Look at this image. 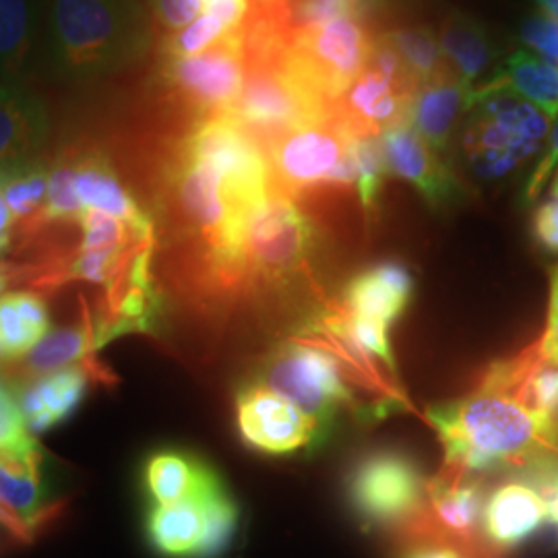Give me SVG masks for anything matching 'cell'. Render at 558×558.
Returning <instances> with one entry per match:
<instances>
[{
  "label": "cell",
  "instance_id": "obj_19",
  "mask_svg": "<svg viewBox=\"0 0 558 558\" xmlns=\"http://www.w3.org/2000/svg\"><path fill=\"white\" fill-rule=\"evenodd\" d=\"M544 523L546 507L538 490L523 478L509 480L486 497L482 538L499 555L523 546Z\"/></svg>",
  "mask_w": 558,
  "mask_h": 558
},
{
  "label": "cell",
  "instance_id": "obj_3",
  "mask_svg": "<svg viewBox=\"0 0 558 558\" xmlns=\"http://www.w3.org/2000/svg\"><path fill=\"white\" fill-rule=\"evenodd\" d=\"M143 0H46L38 64L62 85H85L141 64L156 44Z\"/></svg>",
  "mask_w": 558,
  "mask_h": 558
},
{
  "label": "cell",
  "instance_id": "obj_24",
  "mask_svg": "<svg viewBox=\"0 0 558 558\" xmlns=\"http://www.w3.org/2000/svg\"><path fill=\"white\" fill-rule=\"evenodd\" d=\"M46 0H0V80L25 83L40 54Z\"/></svg>",
  "mask_w": 558,
  "mask_h": 558
},
{
  "label": "cell",
  "instance_id": "obj_31",
  "mask_svg": "<svg viewBox=\"0 0 558 558\" xmlns=\"http://www.w3.org/2000/svg\"><path fill=\"white\" fill-rule=\"evenodd\" d=\"M352 160L356 172V195L366 223H375L379 216L385 180L389 177L383 156L380 137L352 131Z\"/></svg>",
  "mask_w": 558,
  "mask_h": 558
},
{
  "label": "cell",
  "instance_id": "obj_4",
  "mask_svg": "<svg viewBox=\"0 0 558 558\" xmlns=\"http://www.w3.org/2000/svg\"><path fill=\"white\" fill-rule=\"evenodd\" d=\"M320 248L317 218L302 201L274 186L244 230L242 299L276 308L308 299L325 302L319 286Z\"/></svg>",
  "mask_w": 558,
  "mask_h": 558
},
{
  "label": "cell",
  "instance_id": "obj_53",
  "mask_svg": "<svg viewBox=\"0 0 558 558\" xmlns=\"http://www.w3.org/2000/svg\"><path fill=\"white\" fill-rule=\"evenodd\" d=\"M490 558H499V557H490Z\"/></svg>",
  "mask_w": 558,
  "mask_h": 558
},
{
  "label": "cell",
  "instance_id": "obj_14",
  "mask_svg": "<svg viewBox=\"0 0 558 558\" xmlns=\"http://www.w3.org/2000/svg\"><path fill=\"white\" fill-rule=\"evenodd\" d=\"M484 505L486 493L478 476L440 468L426 486V515L412 532H428L470 553H486L490 548L482 538Z\"/></svg>",
  "mask_w": 558,
  "mask_h": 558
},
{
  "label": "cell",
  "instance_id": "obj_34",
  "mask_svg": "<svg viewBox=\"0 0 558 558\" xmlns=\"http://www.w3.org/2000/svg\"><path fill=\"white\" fill-rule=\"evenodd\" d=\"M0 458L20 465H40L41 451L11 393L0 396Z\"/></svg>",
  "mask_w": 558,
  "mask_h": 558
},
{
  "label": "cell",
  "instance_id": "obj_6",
  "mask_svg": "<svg viewBox=\"0 0 558 558\" xmlns=\"http://www.w3.org/2000/svg\"><path fill=\"white\" fill-rule=\"evenodd\" d=\"M260 379L265 387L317 420L323 435L331 430L341 410H350L359 418H375L343 362L319 339L304 331L286 339L267 356Z\"/></svg>",
  "mask_w": 558,
  "mask_h": 558
},
{
  "label": "cell",
  "instance_id": "obj_35",
  "mask_svg": "<svg viewBox=\"0 0 558 558\" xmlns=\"http://www.w3.org/2000/svg\"><path fill=\"white\" fill-rule=\"evenodd\" d=\"M380 7L383 0H290L292 23L296 32L336 17L371 20Z\"/></svg>",
  "mask_w": 558,
  "mask_h": 558
},
{
  "label": "cell",
  "instance_id": "obj_27",
  "mask_svg": "<svg viewBox=\"0 0 558 558\" xmlns=\"http://www.w3.org/2000/svg\"><path fill=\"white\" fill-rule=\"evenodd\" d=\"M48 308L29 292L0 296V362L17 360L48 336Z\"/></svg>",
  "mask_w": 558,
  "mask_h": 558
},
{
  "label": "cell",
  "instance_id": "obj_42",
  "mask_svg": "<svg viewBox=\"0 0 558 558\" xmlns=\"http://www.w3.org/2000/svg\"><path fill=\"white\" fill-rule=\"evenodd\" d=\"M532 234L546 253L558 255V201H546L534 211Z\"/></svg>",
  "mask_w": 558,
  "mask_h": 558
},
{
  "label": "cell",
  "instance_id": "obj_11",
  "mask_svg": "<svg viewBox=\"0 0 558 558\" xmlns=\"http://www.w3.org/2000/svg\"><path fill=\"white\" fill-rule=\"evenodd\" d=\"M375 36L368 20L336 17L299 29L288 60L300 80L336 106L348 85L364 71Z\"/></svg>",
  "mask_w": 558,
  "mask_h": 558
},
{
  "label": "cell",
  "instance_id": "obj_28",
  "mask_svg": "<svg viewBox=\"0 0 558 558\" xmlns=\"http://www.w3.org/2000/svg\"><path fill=\"white\" fill-rule=\"evenodd\" d=\"M48 174L50 163L44 158L0 174V195L15 220V230L20 228L23 234H32L46 223Z\"/></svg>",
  "mask_w": 558,
  "mask_h": 558
},
{
  "label": "cell",
  "instance_id": "obj_30",
  "mask_svg": "<svg viewBox=\"0 0 558 558\" xmlns=\"http://www.w3.org/2000/svg\"><path fill=\"white\" fill-rule=\"evenodd\" d=\"M380 34L393 46L416 85L437 77L447 69L439 36L433 27L422 23H398L380 29Z\"/></svg>",
  "mask_w": 558,
  "mask_h": 558
},
{
  "label": "cell",
  "instance_id": "obj_52",
  "mask_svg": "<svg viewBox=\"0 0 558 558\" xmlns=\"http://www.w3.org/2000/svg\"><path fill=\"white\" fill-rule=\"evenodd\" d=\"M209 2H214V0H201V4L205 7V4H209Z\"/></svg>",
  "mask_w": 558,
  "mask_h": 558
},
{
  "label": "cell",
  "instance_id": "obj_45",
  "mask_svg": "<svg viewBox=\"0 0 558 558\" xmlns=\"http://www.w3.org/2000/svg\"><path fill=\"white\" fill-rule=\"evenodd\" d=\"M13 234H15V220H13L7 203H4L2 195H0V255L11 248Z\"/></svg>",
  "mask_w": 558,
  "mask_h": 558
},
{
  "label": "cell",
  "instance_id": "obj_43",
  "mask_svg": "<svg viewBox=\"0 0 558 558\" xmlns=\"http://www.w3.org/2000/svg\"><path fill=\"white\" fill-rule=\"evenodd\" d=\"M557 163L558 120L557 124L550 129V135H548V141H546V147H544V156H542V160L538 161L536 170L532 172V177H530L527 184H525V193H523V199L527 201V203H532V201L538 197L539 193H542V189L546 186V182L550 180V174L555 172Z\"/></svg>",
  "mask_w": 558,
  "mask_h": 558
},
{
  "label": "cell",
  "instance_id": "obj_26",
  "mask_svg": "<svg viewBox=\"0 0 558 558\" xmlns=\"http://www.w3.org/2000/svg\"><path fill=\"white\" fill-rule=\"evenodd\" d=\"M493 81L534 104L548 119H557L558 64L555 62L519 48L500 64Z\"/></svg>",
  "mask_w": 558,
  "mask_h": 558
},
{
  "label": "cell",
  "instance_id": "obj_25",
  "mask_svg": "<svg viewBox=\"0 0 558 558\" xmlns=\"http://www.w3.org/2000/svg\"><path fill=\"white\" fill-rule=\"evenodd\" d=\"M87 373L73 364L32 383L20 399L21 412L34 435L48 433L80 410L87 393Z\"/></svg>",
  "mask_w": 558,
  "mask_h": 558
},
{
  "label": "cell",
  "instance_id": "obj_15",
  "mask_svg": "<svg viewBox=\"0 0 558 558\" xmlns=\"http://www.w3.org/2000/svg\"><path fill=\"white\" fill-rule=\"evenodd\" d=\"M380 147L389 174L410 184L430 209H447L463 197V186L447 158L420 137L410 120L380 133Z\"/></svg>",
  "mask_w": 558,
  "mask_h": 558
},
{
  "label": "cell",
  "instance_id": "obj_32",
  "mask_svg": "<svg viewBox=\"0 0 558 558\" xmlns=\"http://www.w3.org/2000/svg\"><path fill=\"white\" fill-rule=\"evenodd\" d=\"M98 348L100 341L96 327H66L41 339L27 359V371L50 375L60 368L73 366L77 360L85 359Z\"/></svg>",
  "mask_w": 558,
  "mask_h": 558
},
{
  "label": "cell",
  "instance_id": "obj_2",
  "mask_svg": "<svg viewBox=\"0 0 558 558\" xmlns=\"http://www.w3.org/2000/svg\"><path fill=\"white\" fill-rule=\"evenodd\" d=\"M426 420L442 447V468L480 476L558 456V426L539 416L488 366L463 398L437 403Z\"/></svg>",
  "mask_w": 558,
  "mask_h": 558
},
{
  "label": "cell",
  "instance_id": "obj_13",
  "mask_svg": "<svg viewBox=\"0 0 558 558\" xmlns=\"http://www.w3.org/2000/svg\"><path fill=\"white\" fill-rule=\"evenodd\" d=\"M236 422L242 440L265 456H292L323 437L317 420L263 383L240 389Z\"/></svg>",
  "mask_w": 558,
  "mask_h": 558
},
{
  "label": "cell",
  "instance_id": "obj_50",
  "mask_svg": "<svg viewBox=\"0 0 558 558\" xmlns=\"http://www.w3.org/2000/svg\"><path fill=\"white\" fill-rule=\"evenodd\" d=\"M550 195H553V199L558 201V172L555 174V180H553V186H550Z\"/></svg>",
  "mask_w": 558,
  "mask_h": 558
},
{
  "label": "cell",
  "instance_id": "obj_39",
  "mask_svg": "<svg viewBox=\"0 0 558 558\" xmlns=\"http://www.w3.org/2000/svg\"><path fill=\"white\" fill-rule=\"evenodd\" d=\"M154 25L158 38L177 34L182 27L197 20L201 0H143Z\"/></svg>",
  "mask_w": 558,
  "mask_h": 558
},
{
  "label": "cell",
  "instance_id": "obj_21",
  "mask_svg": "<svg viewBox=\"0 0 558 558\" xmlns=\"http://www.w3.org/2000/svg\"><path fill=\"white\" fill-rule=\"evenodd\" d=\"M143 488L151 505H172L220 493L226 484L199 456L182 449H161L145 459Z\"/></svg>",
  "mask_w": 558,
  "mask_h": 558
},
{
  "label": "cell",
  "instance_id": "obj_46",
  "mask_svg": "<svg viewBox=\"0 0 558 558\" xmlns=\"http://www.w3.org/2000/svg\"><path fill=\"white\" fill-rule=\"evenodd\" d=\"M542 15L558 21V0H536Z\"/></svg>",
  "mask_w": 558,
  "mask_h": 558
},
{
  "label": "cell",
  "instance_id": "obj_16",
  "mask_svg": "<svg viewBox=\"0 0 558 558\" xmlns=\"http://www.w3.org/2000/svg\"><path fill=\"white\" fill-rule=\"evenodd\" d=\"M73 151L81 203L124 221L140 239L156 240V218L122 182L110 154L100 145L87 143L73 145Z\"/></svg>",
  "mask_w": 558,
  "mask_h": 558
},
{
  "label": "cell",
  "instance_id": "obj_48",
  "mask_svg": "<svg viewBox=\"0 0 558 558\" xmlns=\"http://www.w3.org/2000/svg\"><path fill=\"white\" fill-rule=\"evenodd\" d=\"M7 286H9V269H7V267L0 263V296L4 294Z\"/></svg>",
  "mask_w": 558,
  "mask_h": 558
},
{
  "label": "cell",
  "instance_id": "obj_9",
  "mask_svg": "<svg viewBox=\"0 0 558 558\" xmlns=\"http://www.w3.org/2000/svg\"><path fill=\"white\" fill-rule=\"evenodd\" d=\"M288 59L274 66L246 69L242 92L226 112L263 149L296 129L333 117V104L300 80Z\"/></svg>",
  "mask_w": 558,
  "mask_h": 558
},
{
  "label": "cell",
  "instance_id": "obj_40",
  "mask_svg": "<svg viewBox=\"0 0 558 558\" xmlns=\"http://www.w3.org/2000/svg\"><path fill=\"white\" fill-rule=\"evenodd\" d=\"M519 36L525 46L538 52L542 59L558 64V21L550 20L542 13H534L523 21Z\"/></svg>",
  "mask_w": 558,
  "mask_h": 558
},
{
  "label": "cell",
  "instance_id": "obj_22",
  "mask_svg": "<svg viewBox=\"0 0 558 558\" xmlns=\"http://www.w3.org/2000/svg\"><path fill=\"white\" fill-rule=\"evenodd\" d=\"M220 493L184 499L172 505H151L145 519L149 546L163 558L203 557L209 530L211 500Z\"/></svg>",
  "mask_w": 558,
  "mask_h": 558
},
{
  "label": "cell",
  "instance_id": "obj_37",
  "mask_svg": "<svg viewBox=\"0 0 558 558\" xmlns=\"http://www.w3.org/2000/svg\"><path fill=\"white\" fill-rule=\"evenodd\" d=\"M521 478L539 493L546 507V530L558 546V456L539 459L521 470Z\"/></svg>",
  "mask_w": 558,
  "mask_h": 558
},
{
  "label": "cell",
  "instance_id": "obj_8",
  "mask_svg": "<svg viewBox=\"0 0 558 558\" xmlns=\"http://www.w3.org/2000/svg\"><path fill=\"white\" fill-rule=\"evenodd\" d=\"M426 486L416 459L399 449H375L350 470L348 502L364 527L403 536L426 515Z\"/></svg>",
  "mask_w": 558,
  "mask_h": 558
},
{
  "label": "cell",
  "instance_id": "obj_20",
  "mask_svg": "<svg viewBox=\"0 0 558 558\" xmlns=\"http://www.w3.org/2000/svg\"><path fill=\"white\" fill-rule=\"evenodd\" d=\"M470 110V92L449 66L414 92L408 120L422 140L447 158L459 122Z\"/></svg>",
  "mask_w": 558,
  "mask_h": 558
},
{
  "label": "cell",
  "instance_id": "obj_49",
  "mask_svg": "<svg viewBox=\"0 0 558 558\" xmlns=\"http://www.w3.org/2000/svg\"><path fill=\"white\" fill-rule=\"evenodd\" d=\"M403 4H410V7H420V4H430V2H437V0H399Z\"/></svg>",
  "mask_w": 558,
  "mask_h": 558
},
{
  "label": "cell",
  "instance_id": "obj_33",
  "mask_svg": "<svg viewBox=\"0 0 558 558\" xmlns=\"http://www.w3.org/2000/svg\"><path fill=\"white\" fill-rule=\"evenodd\" d=\"M75 184V151L73 145L60 147L50 163L48 174V201H46V223H80L85 214Z\"/></svg>",
  "mask_w": 558,
  "mask_h": 558
},
{
  "label": "cell",
  "instance_id": "obj_12",
  "mask_svg": "<svg viewBox=\"0 0 558 558\" xmlns=\"http://www.w3.org/2000/svg\"><path fill=\"white\" fill-rule=\"evenodd\" d=\"M416 89L418 85L405 71L393 46L377 32L371 59L339 96L333 114L354 133L380 137L389 126L408 119Z\"/></svg>",
  "mask_w": 558,
  "mask_h": 558
},
{
  "label": "cell",
  "instance_id": "obj_29",
  "mask_svg": "<svg viewBox=\"0 0 558 558\" xmlns=\"http://www.w3.org/2000/svg\"><path fill=\"white\" fill-rule=\"evenodd\" d=\"M48 507L41 465H20L0 458V511L23 532H32Z\"/></svg>",
  "mask_w": 558,
  "mask_h": 558
},
{
  "label": "cell",
  "instance_id": "obj_44",
  "mask_svg": "<svg viewBox=\"0 0 558 558\" xmlns=\"http://www.w3.org/2000/svg\"><path fill=\"white\" fill-rule=\"evenodd\" d=\"M251 11L248 0H214L205 4V13L214 15L228 32L239 29Z\"/></svg>",
  "mask_w": 558,
  "mask_h": 558
},
{
  "label": "cell",
  "instance_id": "obj_47",
  "mask_svg": "<svg viewBox=\"0 0 558 558\" xmlns=\"http://www.w3.org/2000/svg\"><path fill=\"white\" fill-rule=\"evenodd\" d=\"M251 4L260 9H274V7H288L290 0H251Z\"/></svg>",
  "mask_w": 558,
  "mask_h": 558
},
{
  "label": "cell",
  "instance_id": "obj_41",
  "mask_svg": "<svg viewBox=\"0 0 558 558\" xmlns=\"http://www.w3.org/2000/svg\"><path fill=\"white\" fill-rule=\"evenodd\" d=\"M534 343L542 362L558 366V265L550 271V300H548L546 327Z\"/></svg>",
  "mask_w": 558,
  "mask_h": 558
},
{
  "label": "cell",
  "instance_id": "obj_38",
  "mask_svg": "<svg viewBox=\"0 0 558 558\" xmlns=\"http://www.w3.org/2000/svg\"><path fill=\"white\" fill-rule=\"evenodd\" d=\"M499 557L493 550L470 553L449 539L439 538L428 532H412L401 536V550L398 558H490Z\"/></svg>",
  "mask_w": 558,
  "mask_h": 558
},
{
  "label": "cell",
  "instance_id": "obj_7",
  "mask_svg": "<svg viewBox=\"0 0 558 558\" xmlns=\"http://www.w3.org/2000/svg\"><path fill=\"white\" fill-rule=\"evenodd\" d=\"M265 154L274 186L302 203L356 191L352 131L336 114L279 137Z\"/></svg>",
  "mask_w": 558,
  "mask_h": 558
},
{
  "label": "cell",
  "instance_id": "obj_36",
  "mask_svg": "<svg viewBox=\"0 0 558 558\" xmlns=\"http://www.w3.org/2000/svg\"><path fill=\"white\" fill-rule=\"evenodd\" d=\"M226 34H228V29L221 25L220 21L216 20L214 15L205 13L203 17H197L177 34L158 38L156 50H158V57H168V59L195 57V54L209 50Z\"/></svg>",
  "mask_w": 558,
  "mask_h": 558
},
{
  "label": "cell",
  "instance_id": "obj_17",
  "mask_svg": "<svg viewBox=\"0 0 558 558\" xmlns=\"http://www.w3.org/2000/svg\"><path fill=\"white\" fill-rule=\"evenodd\" d=\"M50 133L46 101L25 83L0 80V174L40 160Z\"/></svg>",
  "mask_w": 558,
  "mask_h": 558
},
{
  "label": "cell",
  "instance_id": "obj_23",
  "mask_svg": "<svg viewBox=\"0 0 558 558\" xmlns=\"http://www.w3.org/2000/svg\"><path fill=\"white\" fill-rule=\"evenodd\" d=\"M439 41L449 71L468 87L470 96L497 75V48L476 17L451 11L440 23Z\"/></svg>",
  "mask_w": 558,
  "mask_h": 558
},
{
  "label": "cell",
  "instance_id": "obj_1",
  "mask_svg": "<svg viewBox=\"0 0 558 558\" xmlns=\"http://www.w3.org/2000/svg\"><path fill=\"white\" fill-rule=\"evenodd\" d=\"M271 191L265 149L228 114L193 120L166 145L158 203L203 299H242L244 230Z\"/></svg>",
  "mask_w": 558,
  "mask_h": 558
},
{
  "label": "cell",
  "instance_id": "obj_10",
  "mask_svg": "<svg viewBox=\"0 0 558 558\" xmlns=\"http://www.w3.org/2000/svg\"><path fill=\"white\" fill-rule=\"evenodd\" d=\"M242 83L240 27L195 57H158L154 75L156 92L168 106L189 117V122L226 114L239 98Z\"/></svg>",
  "mask_w": 558,
  "mask_h": 558
},
{
  "label": "cell",
  "instance_id": "obj_5",
  "mask_svg": "<svg viewBox=\"0 0 558 558\" xmlns=\"http://www.w3.org/2000/svg\"><path fill=\"white\" fill-rule=\"evenodd\" d=\"M550 122L534 104L490 80L470 96L461 129L463 160L476 179H507L546 147Z\"/></svg>",
  "mask_w": 558,
  "mask_h": 558
},
{
  "label": "cell",
  "instance_id": "obj_18",
  "mask_svg": "<svg viewBox=\"0 0 558 558\" xmlns=\"http://www.w3.org/2000/svg\"><path fill=\"white\" fill-rule=\"evenodd\" d=\"M414 296V276L399 260H379L364 267L345 283L339 304L359 319L391 329L408 311Z\"/></svg>",
  "mask_w": 558,
  "mask_h": 558
},
{
  "label": "cell",
  "instance_id": "obj_51",
  "mask_svg": "<svg viewBox=\"0 0 558 558\" xmlns=\"http://www.w3.org/2000/svg\"><path fill=\"white\" fill-rule=\"evenodd\" d=\"M4 393H9V389H7V385L0 379V396H4Z\"/></svg>",
  "mask_w": 558,
  "mask_h": 558
}]
</instances>
